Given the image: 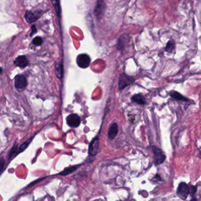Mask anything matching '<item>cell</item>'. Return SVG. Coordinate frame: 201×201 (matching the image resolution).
<instances>
[{"instance_id":"1","label":"cell","mask_w":201,"mask_h":201,"mask_svg":"<svg viewBox=\"0 0 201 201\" xmlns=\"http://www.w3.org/2000/svg\"><path fill=\"white\" fill-rule=\"evenodd\" d=\"M197 186H189L185 182H181L177 189V195L183 200H185L189 195H193L196 192Z\"/></svg>"},{"instance_id":"2","label":"cell","mask_w":201,"mask_h":201,"mask_svg":"<svg viewBox=\"0 0 201 201\" xmlns=\"http://www.w3.org/2000/svg\"><path fill=\"white\" fill-rule=\"evenodd\" d=\"M135 82L133 77L128 76L125 73L121 74L119 79V88L120 90L124 89L126 87L132 84Z\"/></svg>"},{"instance_id":"3","label":"cell","mask_w":201,"mask_h":201,"mask_svg":"<svg viewBox=\"0 0 201 201\" xmlns=\"http://www.w3.org/2000/svg\"><path fill=\"white\" fill-rule=\"evenodd\" d=\"M152 149L153 152L154 163L156 166L161 165L166 160V155L161 149L155 146H153Z\"/></svg>"},{"instance_id":"4","label":"cell","mask_w":201,"mask_h":201,"mask_svg":"<svg viewBox=\"0 0 201 201\" xmlns=\"http://www.w3.org/2000/svg\"><path fill=\"white\" fill-rule=\"evenodd\" d=\"M91 62V59L87 54H80L76 59V63L77 66L81 68H87Z\"/></svg>"},{"instance_id":"5","label":"cell","mask_w":201,"mask_h":201,"mask_svg":"<svg viewBox=\"0 0 201 201\" xmlns=\"http://www.w3.org/2000/svg\"><path fill=\"white\" fill-rule=\"evenodd\" d=\"M100 152V143L99 138H95L90 142L89 147V153L91 156H96Z\"/></svg>"},{"instance_id":"6","label":"cell","mask_w":201,"mask_h":201,"mask_svg":"<svg viewBox=\"0 0 201 201\" xmlns=\"http://www.w3.org/2000/svg\"><path fill=\"white\" fill-rule=\"evenodd\" d=\"M106 8V5L104 0H98L94 11L95 15L97 19H100L101 18L102 16L104 14Z\"/></svg>"},{"instance_id":"7","label":"cell","mask_w":201,"mask_h":201,"mask_svg":"<svg viewBox=\"0 0 201 201\" xmlns=\"http://www.w3.org/2000/svg\"><path fill=\"white\" fill-rule=\"evenodd\" d=\"M66 121L68 126L71 127H77L80 126L81 119L80 116L75 113L69 115L67 118Z\"/></svg>"},{"instance_id":"8","label":"cell","mask_w":201,"mask_h":201,"mask_svg":"<svg viewBox=\"0 0 201 201\" xmlns=\"http://www.w3.org/2000/svg\"><path fill=\"white\" fill-rule=\"evenodd\" d=\"M14 86L18 89H25L27 84V80L26 78L22 75H17L14 79Z\"/></svg>"},{"instance_id":"9","label":"cell","mask_w":201,"mask_h":201,"mask_svg":"<svg viewBox=\"0 0 201 201\" xmlns=\"http://www.w3.org/2000/svg\"><path fill=\"white\" fill-rule=\"evenodd\" d=\"M14 64L20 68H25L28 66V61L25 56H20L16 58L14 61Z\"/></svg>"},{"instance_id":"10","label":"cell","mask_w":201,"mask_h":201,"mask_svg":"<svg viewBox=\"0 0 201 201\" xmlns=\"http://www.w3.org/2000/svg\"><path fill=\"white\" fill-rule=\"evenodd\" d=\"M119 132V129L118 124L115 123L112 124L108 132V136L110 139H113L118 135Z\"/></svg>"},{"instance_id":"11","label":"cell","mask_w":201,"mask_h":201,"mask_svg":"<svg viewBox=\"0 0 201 201\" xmlns=\"http://www.w3.org/2000/svg\"><path fill=\"white\" fill-rule=\"evenodd\" d=\"M169 95L170 96V97L176 100L179 101H188V99L185 98V96H183L182 95H181L180 93L175 91V90H172L169 92Z\"/></svg>"},{"instance_id":"12","label":"cell","mask_w":201,"mask_h":201,"mask_svg":"<svg viewBox=\"0 0 201 201\" xmlns=\"http://www.w3.org/2000/svg\"><path fill=\"white\" fill-rule=\"evenodd\" d=\"M39 16L36 15L34 13L30 11H26L25 14V20L29 23H32L34 21L37 20L39 19Z\"/></svg>"},{"instance_id":"13","label":"cell","mask_w":201,"mask_h":201,"mask_svg":"<svg viewBox=\"0 0 201 201\" xmlns=\"http://www.w3.org/2000/svg\"><path fill=\"white\" fill-rule=\"evenodd\" d=\"M132 100L141 105H144L146 104V100L144 96L141 94H136L132 96Z\"/></svg>"},{"instance_id":"14","label":"cell","mask_w":201,"mask_h":201,"mask_svg":"<svg viewBox=\"0 0 201 201\" xmlns=\"http://www.w3.org/2000/svg\"><path fill=\"white\" fill-rule=\"evenodd\" d=\"M55 68H56L55 70H56V74L57 77L59 79H61L63 77V73H64L63 64L61 63H57L56 64Z\"/></svg>"},{"instance_id":"15","label":"cell","mask_w":201,"mask_h":201,"mask_svg":"<svg viewBox=\"0 0 201 201\" xmlns=\"http://www.w3.org/2000/svg\"><path fill=\"white\" fill-rule=\"evenodd\" d=\"M79 166H80V165H77V166H70L69 168H67L63 171L60 172L59 173V175H62V176H67V175L74 172V171H76Z\"/></svg>"},{"instance_id":"16","label":"cell","mask_w":201,"mask_h":201,"mask_svg":"<svg viewBox=\"0 0 201 201\" xmlns=\"http://www.w3.org/2000/svg\"><path fill=\"white\" fill-rule=\"evenodd\" d=\"M51 3L53 4V5L54 6L56 13L59 17H60L61 15L60 6V1L59 0H51Z\"/></svg>"},{"instance_id":"17","label":"cell","mask_w":201,"mask_h":201,"mask_svg":"<svg viewBox=\"0 0 201 201\" xmlns=\"http://www.w3.org/2000/svg\"><path fill=\"white\" fill-rule=\"evenodd\" d=\"M175 44L174 41L170 40L169 42H168L166 44L165 51L169 53H172L175 50Z\"/></svg>"},{"instance_id":"18","label":"cell","mask_w":201,"mask_h":201,"mask_svg":"<svg viewBox=\"0 0 201 201\" xmlns=\"http://www.w3.org/2000/svg\"><path fill=\"white\" fill-rule=\"evenodd\" d=\"M31 141V139H28V141H26L25 143H24L20 147V148L18 149V151H17V154H19V153H20L21 152L24 151V150L28 147V146L29 144L30 143Z\"/></svg>"},{"instance_id":"19","label":"cell","mask_w":201,"mask_h":201,"mask_svg":"<svg viewBox=\"0 0 201 201\" xmlns=\"http://www.w3.org/2000/svg\"><path fill=\"white\" fill-rule=\"evenodd\" d=\"M42 42V39L40 37H35L33 40V43L35 45H37V46H39V45H41Z\"/></svg>"},{"instance_id":"20","label":"cell","mask_w":201,"mask_h":201,"mask_svg":"<svg viewBox=\"0 0 201 201\" xmlns=\"http://www.w3.org/2000/svg\"><path fill=\"white\" fill-rule=\"evenodd\" d=\"M17 144H14V146L13 147V148L11 149L10 153H9V159L13 156L15 155V153L17 150Z\"/></svg>"},{"instance_id":"21","label":"cell","mask_w":201,"mask_h":201,"mask_svg":"<svg viewBox=\"0 0 201 201\" xmlns=\"http://www.w3.org/2000/svg\"><path fill=\"white\" fill-rule=\"evenodd\" d=\"M5 163V160L4 158H1L0 159V172H1L4 168V164Z\"/></svg>"},{"instance_id":"22","label":"cell","mask_w":201,"mask_h":201,"mask_svg":"<svg viewBox=\"0 0 201 201\" xmlns=\"http://www.w3.org/2000/svg\"><path fill=\"white\" fill-rule=\"evenodd\" d=\"M31 30H32V32L31 33L30 36H33L37 32V29H36V27L35 25H33L31 27Z\"/></svg>"},{"instance_id":"23","label":"cell","mask_w":201,"mask_h":201,"mask_svg":"<svg viewBox=\"0 0 201 201\" xmlns=\"http://www.w3.org/2000/svg\"><path fill=\"white\" fill-rule=\"evenodd\" d=\"M2 68L0 67V74L2 73Z\"/></svg>"}]
</instances>
